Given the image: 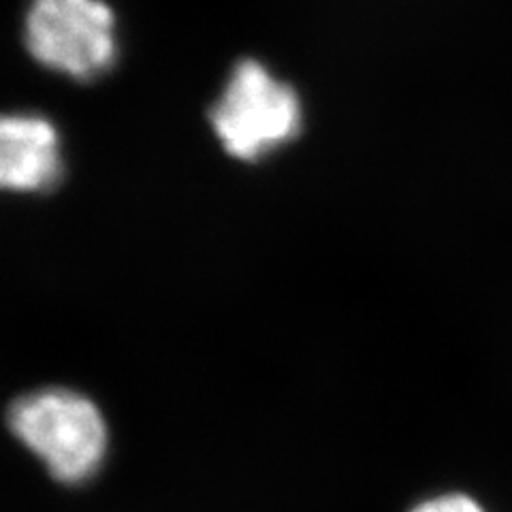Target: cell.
I'll list each match as a JSON object with an SVG mask.
<instances>
[{
    "instance_id": "3",
    "label": "cell",
    "mask_w": 512,
    "mask_h": 512,
    "mask_svg": "<svg viewBox=\"0 0 512 512\" xmlns=\"http://www.w3.org/2000/svg\"><path fill=\"white\" fill-rule=\"evenodd\" d=\"M24 43L41 67L92 82L118 60L116 15L105 0H30Z\"/></svg>"
},
{
    "instance_id": "5",
    "label": "cell",
    "mask_w": 512,
    "mask_h": 512,
    "mask_svg": "<svg viewBox=\"0 0 512 512\" xmlns=\"http://www.w3.org/2000/svg\"><path fill=\"white\" fill-rule=\"evenodd\" d=\"M410 512H485V510L480 508L478 502L468 498V495L448 493V495H438V498L425 500Z\"/></svg>"
},
{
    "instance_id": "2",
    "label": "cell",
    "mask_w": 512,
    "mask_h": 512,
    "mask_svg": "<svg viewBox=\"0 0 512 512\" xmlns=\"http://www.w3.org/2000/svg\"><path fill=\"white\" fill-rule=\"evenodd\" d=\"M210 122L227 154L259 163L301 133L303 107L295 88L263 62L242 60L214 103Z\"/></svg>"
},
{
    "instance_id": "1",
    "label": "cell",
    "mask_w": 512,
    "mask_h": 512,
    "mask_svg": "<svg viewBox=\"0 0 512 512\" xmlns=\"http://www.w3.org/2000/svg\"><path fill=\"white\" fill-rule=\"evenodd\" d=\"M7 425L13 438L62 485H84L103 468L109 448L107 421L84 393L64 387L30 391L9 406Z\"/></svg>"
},
{
    "instance_id": "4",
    "label": "cell",
    "mask_w": 512,
    "mask_h": 512,
    "mask_svg": "<svg viewBox=\"0 0 512 512\" xmlns=\"http://www.w3.org/2000/svg\"><path fill=\"white\" fill-rule=\"evenodd\" d=\"M64 173L56 126L39 114L0 116V190L47 192Z\"/></svg>"
}]
</instances>
